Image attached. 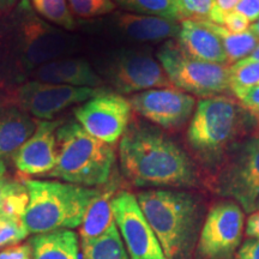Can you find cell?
<instances>
[{
  "instance_id": "28",
  "label": "cell",
  "mask_w": 259,
  "mask_h": 259,
  "mask_svg": "<svg viewBox=\"0 0 259 259\" xmlns=\"http://www.w3.org/2000/svg\"><path fill=\"white\" fill-rule=\"evenodd\" d=\"M29 235L23 220L0 213V250L18 245Z\"/></svg>"
},
{
  "instance_id": "32",
  "label": "cell",
  "mask_w": 259,
  "mask_h": 259,
  "mask_svg": "<svg viewBox=\"0 0 259 259\" xmlns=\"http://www.w3.org/2000/svg\"><path fill=\"white\" fill-rule=\"evenodd\" d=\"M238 101L252 118L259 121V87L246 90L238 97Z\"/></svg>"
},
{
  "instance_id": "38",
  "label": "cell",
  "mask_w": 259,
  "mask_h": 259,
  "mask_svg": "<svg viewBox=\"0 0 259 259\" xmlns=\"http://www.w3.org/2000/svg\"><path fill=\"white\" fill-rule=\"evenodd\" d=\"M219 4V8L222 10L223 12H228L235 8V5L238 4L239 0H216Z\"/></svg>"
},
{
  "instance_id": "40",
  "label": "cell",
  "mask_w": 259,
  "mask_h": 259,
  "mask_svg": "<svg viewBox=\"0 0 259 259\" xmlns=\"http://www.w3.org/2000/svg\"><path fill=\"white\" fill-rule=\"evenodd\" d=\"M250 30L253 32V34L257 36V38L259 40V18L254 22V23H252L250 25Z\"/></svg>"
},
{
  "instance_id": "6",
  "label": "cell",
  "mask_w": 259,
  "mask_h": 259,
  "mask_svg": "<svg viewBox=\"0 0 259 259\" xmlns=\"http://www.w3.org/2000/svg\"><path fill=\"white\" fill-rule=\"evenodd\" d=\"M157 60L171 85L202 99L231 92L229 66L197 60L184 53L177 41L168 40L157 51Z\"/></svg>"
},
{
  "instance_id": "25",
  "label": "cell",
  "mask_w": 259,
  "mask_h": 259,
  "mask_svg": "<svg viewBox=\"0 0 259 259\" xmlns=\"http://www.w3.org/2000/svg\"><path fill=\"white\" fill-rule=\"evenodd\" d=\"M31 4L35 11L51 23L65 30L76 29V22L67 0H31Z\"/></svg>"
},
{
  "instance_id": "19",
  "label": "cell",
  "mask_w": 259,
  "mask_h": 259,
  "mask_svg": "<svg viewBox=\"0 0 259 259\" xmlns=\"http://www.w3.org/2000/svg\"><path fill=\"white\" fill-rule=\"evenodd\" d=\"M36 126L29 114L21 109L0 112V160L14 156L34 134Z\"/></svg>"
},
{
  "instance_id": "21",
  "label": "cell",
  "mask_w": 259,
  "mask_h": 259,
  "mask_svg": "<svg viewBox=\"0 0 259 259\" xmlns=\"http://www.w3.org/2000/svg\"><path fill=\"white\" fill-rule=\"evenodd\" d=\"M29 244L32 259H79L78 235L72 231L36 234Z\"/></svg>"
},
{
  "instance_id": "8",
  "label": "cell",
  "mask_w": 259,
  "mask_h": 259,
  "mask_svg": "<svg viewBox=\"0 0 259 259\" xmlns=\"http://www.w3.org/2000/svg\"><path fill=\"white\" fill-rule=\"evenodd\" d=\"M244 211L238 203L223 200L212 206L204 220L197 253L200 259H231L240 246Z\"/></svg>"
},
{
  "instance_id": "1",
  "label": "cell",
  "mask_w": 259,
  "mask_h": 259,
  "mask_svg": "<svg viewBox=\"0 0 259 259\" xmlns=\"http://www.w3.org/2000/svg\"><path fill=\"white\" fill-rule=\"evenodd\" d=\"M124 177L137 187H192L198 183L196 164L160 127L130 122L119 144Z\"/></svg>"
},
{
  "instance_id": "42",
  "label": "cell",
  "mask_w": 259,
  "mask_h": 259,
  "mask_svg": "<svg viewBox=\"0 0 259 259\" xmlns=\"http://www.w3.org/2000/svg\"><path fill=\"white\" fill-rule=\"evenodd\" d=\"M257 210H259V203H258V208H257Z\"/></svg>"
},
{
  "instance_id": "17",
  "label": "cell",
  "mask_w": 259,
  "mask_h": 259,
  "mask_svg": "<svg viewBox=\"0 0 259 259\" xmlns=\"http://www.w3.org/2000/svg\"><path fill=\"white\" fill-rule=\"evenodd\" d=\"M31 77L45 83L82 88H96L102 84L101 77L93 70L92 65L80 58H61L50 61L32 70Z\"/></svg>"
},
{
  "instance_id": "22",
  "label": "cell",
  "mask_w": 259,
  "mask_h": 259,
  "mask_svg": "<svg viewBox=\"0 0 259 259\" xmlns=\"http://www.w3.org/2000/svg\"><path fill=\"white\" fill-rule=\"evenodd\" d=\"M131 14L156 16L181 22L189 18L181 0H113Z\"/></svg>"
},
{
  "instance_id": "31",
  "label": "cell",
  "mask_w": 259,
  "mask_h": 259,
  "mask_svg": "<svg viewBox=\"0 0 259 259\" xmlns=\"http://www.w3.org/2000/svg\"><path fill=\"white\" fill-rule=\"evenodd\" d=\"M251 22L248 21L245 16H242L235 10H231V11L225 12V18H223V27L227 30L233 32V34H240L248 30L250 28Z\"/></svg>"
},
{
  "instance_id": "11",
  "label": "cell",
  "mask_w": 259,
  "mask_h": 259,
  "mask_svg": "<svg viewBox=\"0 0 259 259\" xmlns=\"http://www.w3.org/2000/svg\"><path fill=\"white\" fill-rule=\"evenodd\" d=\"M103 89L82 88L30 80L22 84L12 93V101L21 111L41 120H51L64 109L88 101Z\"/></svg>"
},
{
  "instance_id": "35",
  "label": "cell",
  "mask_w": 259,
  "mask_h": 259,
  "mask_svg": "<svg viewBox=\"0 0 259 259\" xmlns=\"http://www.w3.org/2000/svg\"><path fill=\"white\" fill-rule=\"evenodd\" d=\"M24 186V184L18 183L17 180H12L10 178L0 177V211H2L3 205H4L5 200L10 194H12L16 191Z\"/></svg>"
},
{
  "instance_id": "10",
  "label": "cell",
  "mask_w": 259,
  "mask_h": 259,
  "mask_svg": "<svg viewBox=\"0 0 259 259\" xmlns=\"http://www.w3.org/2000/svg\"><path fill=\"white\" fill-rule=\"evenodd\" d=\"M76 48V37L34 16H27L19 23L18 53L28 70L61 59Z\"/></svg>"
},
{
  "instance_id": "9",
  "label": "cell",
  "mask_w": 259,
  "mask_h": 259,
  "mask_svg": "<svg viewBox=\"0 0 259 259\" xmlns=\"http://www.w3.org/2000/svg\"><path fill=\"white\" fill-rule=\"evenodd\" d=\"M106 77L116 92L121 94L173 87L157 58L145 51L115 53L107 64Z\"/></svg>"
},
{
  "instance_id": "16",
  "label": "cell",
  "mask_w": 259,
  "mask_h": 259,
  "mask_svg": "<svg viewBox=\"0 0 259 259\" xmlns=\"http://www.w3.org/2000/svg\"><path fill=\"white\" fill-rule=\"evenodd\" d=\"M177 42L184 53L197 60L227 64L223 42L209 21L187 18L181 21Z\"/></svg>"
},
{
  "instance_id": "23",
  "label": "cell",
  "mask_w": 259,
  "mask_h": 259,
  "mask_svg": "<svg viewBox=\"0 0 259 259\" xmlns=\"http://www.w3.org/2000/svg\"><path fill=\"white\" fill-rule=\"evenodd\" d=\"M82 257L83 259H130L116 223L99 238L82 241Z\"/></svg>"
},
{
  "instance_id": "36",
  "label": "cell",
  "mask_w": 259,
  "mask_h": 259,
  "mask_svg": "<svg viewBox=\"0 0 259 259\" xmlns=\"http://www.w3.org/2000/svg\"><path fill=\"white\" fill-rule=\"evenodd\" d=\"M235 259H259V240L250 239L236 252Z\"/></svg>"
},
{
  "instance_id": "12",
  "label": "cell",
  "mask_w": 259,
  "mask_h": 259,
  "mask_svg": "<svg viewBox=\"0 0 259 259\" xmlns=\"http://www.w3.org/2000/svg\"><path fill=\"white\" fill-rule=\"evenodd\" d=\"M132 107L128 100L116 93L103 90L74 111L77 122L100 141L115 144L131 122Z\"/></svg>"
},
{
  "instance_id": "20",
  "label": "cell",
  "mask_w": 259,
  "mask_h": 259,
  "mask_svg": "<svg viewBox=\"0 0 259 259\" xmlns=\"http://www.w3.org/2000/svg\"><path fill=\"white\" fill-rule=\"evenodd\" d=\"M115 193L116 189L113 185L100 190V193L90 203L79 226L80 240L88 241L99 238L115 225L112 206Z\"/></svg>"
},
{
  "instance_id": "39",
  "label": "cell",
  "mask_w": 259,
  "mask_h": 259,
  "mask_svg": "<svg viewBox=\"0 0 259 259\" xmlns=\"http://www.w3.org/2000/svg\"><path fill=\"white\" fill-rule=\"evenodd\" d=\"M241 60L247 61V63H251V61H259V44H258V46L254 48L253 52H252L250 56L244 58V59H241Z\"/></svg>"
},
{
  "instance_id": "18",
  "label": "cell",
  "mask_w": 259,
  "mask_h": 259,
  "mask_svg": "<svg viewBox=\"0 0 259 259\" xmlns=\"http://www.w3.org/2000/svg\"><path fill=\"white\" fill-rule=\"evenodd\" d=\"M181 22L156 16L121 12L116 15L114 25L130 40L138 42H161L177 37Z\"/></svg>"
},
{
  "instance_id": "4",
  "label": "cell",
  "mask_w": 259,
  "mask_h": 259,
  "mask_svg": "<svg viewBox=\"0 0 259 259\" xmlns=\"http://www.w3.org/2000/svg\"><path fill=\"white\" fill-rule=\"evenodd\" d=\"M29 204L23 222L29 234L77 228L101 189L61 181L24 179Z\"/></svg>"
},
{
  "instance_id": "3",
  "label": "cell",
  "mask_w": 259,
  "mask_h": 259,
  "mask_svg": "<svg viewBox=\"0 0 259 259\" xmlns=\"http://www.w3.org/2000/svg\"><path fill=\"white\" fill-rule=\"evenodd\" d=\"M250 118V113L231 96L199 100L186 132L189 147L200 161L215 163L239 143Z\"/></svg>"
},
{
  "instance_id": "13",
  "label": "cell",
  "mask_w": 259,
  "mask_h": 259,
  "mask_svg": "<svg viewBox=\"0 0 259 259\" xmlns=\"http://www.w3.org/2000/svg\"><path fill=\"white\" fill-rule=\"evenodd\" d=\"M112 206L130 259H166L160 241L142 212L135 194L119 191L112 200Z\"/></svg>"
},
{
  "instance_id": "43",
  "label": "cell",
  "mask_w": 259,
  "mask_h": 259,
  "mask_svg": "<svg viewBox=\"0 0 259 259\" xmlns=\"http://www.w3.org/2000/svg\"><path fill=\"white\" fill-rule=\"evenodd\" d=\"M4 2H10V0H4Z\"/></svg>"
},
{
  "instance_id": "34",
  "label": "cell",
  "mask_w": 259,
  "mask_h": 259,
  "mask_svg": "<svg viewBox=\"0 0 259 259\" xmlns=\"http://www.w3.org/2000/svg\"><path fill=\"white\" fill-rule=\"evenodd\" d=\"M233 10L254 23L259 18V0H239Z\"/></svg>"
},
{
  "instance_id": "5",
  "label": "cell",
  "mask_w": 259,
  "mask_h": 259,
  "mask_svg": "<svg viewBox=\"0 0 259 259\" xmlns=\"http://www.w3.org/2000/svg\"><path fill=\"white\" fill-rule=\"evenodd\" d=\"M57 144V164L47 177L85 187L108 183L115 161L111 144L93 137L76 121L59 126Z\"/></svg>"
},
{
  "instance_id": "24",
  "label": "cell",
  "mask_w": 259,
  "mask_h": 259,
  "mask_svg": "<svg viewBox=\"0 0 259 259\" xmlns=\"http://www.w3.org/2000/svg\"><path fill=\"white\" fill-rule=\"evenodd\" d=\"M210 24L223 42L227 64H235L236 61L248 57L258 46L259 40L250 29L240 34H233L221 24L212 23V22H210Z\"/></svg>"
},
{
  "instance_id": "30",
  "label": "cell",
  "mask_w": 259,
  "mask_h": 259,
  "mask_svg": "<svg viewBox=\"0 0 259 259\" xmlns=\"http://www.w3.org/2000/svg\"><path fill=\"white\" fill-rule=\"evenodd\" d=\"M29 204V194L25 186L16 191L6 198L0 213L10 218L23 220Z\"/></svg>"
},
{
  "instance_id": "37",
  "label": "cell",
  "mask_w": 259,
  "mask_h": 259,
  "mask_svg": "<svg viewBox=\"0 0 259 259\" xmlns=\"http://www.w3.org/2000/svg\"><path fill=\"white\" fill-rule=\"evenodd\" d=\"M246 235L253 240H259V210L250 215L246 223Z\"/></svg>"
},
{
  "instance_id": "2",
  "label": "cell",
  "mask_w": 259,
  "mask_h": 259,
  "mask_svg": "<svg viewBox=\"0 0 259 259\" xmlns=\"http://www.w3.org/2000/svg\"><path fill=\"white\" fill-rule=\"evenodd\" d=\"M136 198L166 259H187L200 223L199 199L189 192L173 190L143 191Z\"/></svg>"
},
{
  "instance_id": "41",
  "label": "cell",
  "mask_w": 259,
  "mask_h": 259,
  "mask_svg": "<svg viewBox=\"0 0 259 259\" xmlns=\"http://www.w3.org/2000/svg\"><path fill=\"white\" fill-rule=\"evenodd\" d=\"M5 173H6L5 163L3 162V160H0V177H4Z\"/></svg>"
},
{
  "instance_id": "29",
  "label": "cell",
  "mask_w": 259,
  "mask_h": 259,
  "mask_svg": "<svg viewBox=\"0 0 259 259\" xmlns=\"http://www.w3.org/2000/svg\"><path fill=\"white\" fill-rule=\"evenodd\" d=\"M71 12L80 18H93L111 14L116 8L113 0H67Z\"/></svg>"
},
{
  "instance_id": "7",
  "label": "cell",
  "mask_w": 259,
  "mask_h": 259,
  "mask_svg": "<svg viewBox=\"0 0 259 259\" xmlns=\"http://www.w3.org/2000/svg\"><path fill=\"white\" fill-rule=\"evenodd\" d=\"M216 191L238 203L246 212H253L259 203V136L236 143L220 169Z\"/></svg>"
},
{
  "instance_id": "33",
  "label": "cell",
  "mask_w": 259,
  "mask_h": 259,
  "mask_svg": "<svg viewBox=\"0 0 259 259\" xmlns=\"http://www.w3.org/2000/svg\"><path fill=\"white\" fill-rule=\"evenodd\" d=\"M0 259H32L30 244H18L0 251Z\"/></svg>"
},
{
  "instance_id": "26",
  "label": "cell",
  "mask_w": 259,
  "mask_h": 259,
  "mask_svg": "<svg viewBox=\"0 0 259 259\" xmlns=\"http://www.w3.org/2000/svg\"><path fill=\"white\" fill-rule=\"evenodd\" d=\"M229 88L236 99L246 90L259 87V61H236L229 67Z\"/></svg>"
},
{
  "instance_id": "15",
  "label": "cell",
  "mask_w": 259,
  "mask_h": 259,
  "mask_svg": "<svg viewBox=\"0 0 259 259\" xmlns=\"http://www.w3.org/2000/svg\"><path fill=\"white\" fill-rule=\"evenodd\" d=\"M63 121L42 120L35 132L16 151L14 163L23 177L48 176L54 169L58 158L57 130Z\"/></svg>"
},
{
  "instance_id": "14",
  "label": "cell",
  "mask_w": 259,
  "mask_h": 259,
  "mask_svg": "<svg viewBox=\"0 0 259 259\" xmlns=\"http://www.w3.org/2000/svg\"><path fill=\"white\" fill-rule=\"evenodd\" d=\"M132 109L160 128L177 130L192 116L196 99L177 88L150 89L128 99Z\"/></svg>"
},
{
  "instance_id": "27",
  "label": "cell",
  "mask_w": 259,
  "mask_h": 259,
  "mask_svg": "<svg viewBox=\"0 0 259 259\" xmlns=\"http://www.w3.org/2000/svg\"><path fill=\"white\" fill-rule=\"evenodd\" d=\"M189 18L209 21L223 25L225 12L219 8L216 0H181Z\"/></svg>"
}]
</instances>
